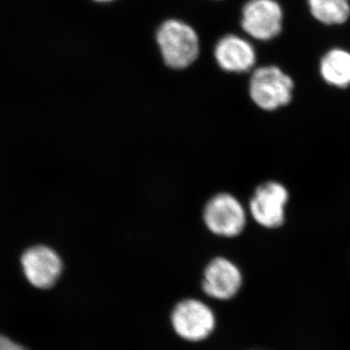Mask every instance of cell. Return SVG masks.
<instances>
[{
    "label": "cell",
    "mask_w": 350,
    "mask_h": 350,
    "mask_svg": "<svg viewBox=\"0 0 350 350\" xmlns=\"http://www.w3.org/2000/svg\"><path fill=\"white\" fill-rule=\"evenodd\" d=\"M163 63L172 70H184L199 59L200 38L192 25L178 19H167L155 33Z\"/></svg>",
    "instance_id": "6da1fadb"
},
{
    "label": "cell",
    "mask_w": 350,
    "mask_h": 350,
    "mask_svg": "<svg viewBox=\"0 0 350 350\" xmlns=\"http://www.w3.org/2000/svg\"><path fill=\"white\" fill-rule=\"evenodd\" d=\"M294 89L291 76L275 64L258 66L248 77V96L255 107L264 111L287 107L293 98Z\"/></svg>",
    "instance_id": "7a4b0ae2"
},
{
    "label": "cell",
    "mask_w": 350,
    "mask_h": 350,
    "mask_svg": "<svg viewBox=\"0 0 350 350\" xmlns=\"http://www.w3.org/2000/svg\"><path fill=\"white\" fill-rule=\"evenodd\" d=\"M202 221L214 236L234 239L247 225V211L236 196L222 192L213 196L202 211Z\"/></svg>",
    "instance_id": "3957f363"
},
{
    "label": "cell",
    "mask_w": 350,
    "mask_h": 350,
    "mask_svg": "<svg viewBox=\"0 0 350 350\" xmlns=\"http://www.w3.org/2000/svg\"><path fill=\"white\" fill-rule=\"evenodd\" d=\"M284 19L278 0H248L241 9V31L250 40L269 42L280 38Z\"/></svg>",
    "instance_id": "277c9868"
},
{
    "label": "cell",
    "mask_w": 350,
    "mask_h": 350,
    "mask_svg": "<svg viewBox=\"0 0 350 350\" xmlns=\"http://www.w3.org/2000/svg\"><path fill=\"white\" fill-rule=\"evenodd\" d=\"M289 192L278 181H266L255 189L250 200V214L253 220L266 229L282 227Z\"/></svg>",
    "instance_id": "5b68a950"
},
{
    "label": "cell",
    "mask_w": 350,
    "mask_h": 350,
    "mask_svg": "<svg viewBox=\"0 0 350 350\" xmlns=\"http://www.w3.org/2000/svg\"><path fill=\"white\" fill-rule=\"evenodd\" d=\"M172 326L177 335L190 342H200L213 333L215 317L202 301L187 299L177 304L172 314Z\"/></svg>",
    "instance_id": "8992f818"
},
{
    "label": "cell",
    "mask_w": 350,
    "mask_h": 350,
    "mask_svg": "<svg viewBox=\"0 0 350 350\" xmlns=\"http://www.w3.org/2000/svg\"><path fill=\"white\" fill-rule=\"evenodd\" d=\"M213 56L218 68L231 75H248L257 66L254 44L239 34L230 33L219 39Z\"/></svg>",
    "instance_id": "52a82bcc"
},
{
    "label": "cell",
    "mask_w": 350,
    "mask_h": 350,
    "mask_svg": "<svg viewBox=\"0 0 350 350\" xmlns=\"http://www.w3.org/2000/svg\"><path fill=\"white\" fill-rule=\"evenodd\" d=\"M243 285V273L228 258H213L204 269L202 290L217 300L234 298Z\"/></svg>",
    "instance_id": "ba28073f"
},
{
    "label": "cell",
    "mask_w": 350,
    "mask_h": 350,
    "mask_svg": "<svg viewBox=\"0 0 350 350\" xmlns=\"http://www.w3.org/2000/svg\"><path fill=\"white\" fill-rule=\"evenodd\" d=\"M22 266L27 280L40 289L54 286L63 271V262L59 255L45 246H36L25 251Z\"/></svg>",
    "instance_id": "9c48e42d"
},
{
    "label": "cell",
    "mask_w": 350,
    "mask_h": 350,
    "mask_svg": "<svg viewBox=\"0 0 350 350\" xmlns=\"http://www.w3.org/2000/svg\"><path fill=\"white\" fill-rule=\"evenodd\" d=\"M320 75L324 81L338 88L350 86V52L332 49L324 55L320 62Z\"/></svg>",
    "instance_id": "30bf717a"
},
{
    "label": "cell",
    "mask_w": 350,
    "mask_h": 350,
    "mask_svg": "<svg viewBox=\"0 0 350 350\" xmlns=\"http://www.w3.org/2000/svg\"><path fill=\"white\" fill-rule=\"evenodd\" d=\"M310 12L321 24H345L350 17L349 0H308Z\"/></svg>",
    "instance_id": "8fae6325"
},
{
    "label": "cell",
    "mask_w": 350,
    "mask_h": 350,
    "mask_svg": "<svg viewBox=\"0 0 350 350\" xmlns=\"http://www.w3.org/2000/svg\"><path fill=\"white\" fill-rule=\"evenodd\" d=\"M0 350H29L24 345L14 342L6 336L0 334Z\"/></svg>",
    "instance_id": "7c38bea8"
},
{
    "label": "cell",
    "mask_w": 350,
    "mask_h": 350,
    "mask_svg": "<svg viewBox=\"0 0 350 350\" xmlns=\"http://www.w3.org/2000/svg\"><path fill=\"white\" fill-rule=\"evenodd\" d=\"M94 4H108L112 3V2L116 1V0H90Z\"/></svg>",
    "instance_id": "4fadbf2b"
},
{
    "label": "cell",
    "mask_w": 350,
    "mask_h": 350,
    "mask_svg": "<svg viewBox=\"0 0 350 350\" xmlns=\"http://www.w3.org/2000/svg\"><path fill=\"white\" fill-rule=\"evenodd\" d=\"M213 1H220V0H213Z\"/></svg>",
    "instance_id": "5bb4252c"
}]
</instances>
